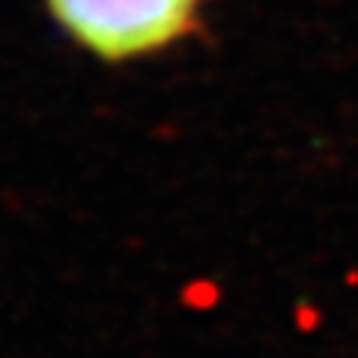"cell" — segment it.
Listing matches in <instances>:
<instances>
[{
	"label": "cell",
	"mask_w": 358,
	"mask_h": 358,
	"mask_svg": "<svg viewBox=\"0 0 358 358\" xmlns=\"http://www.w3.org/2000/svg\"><path fill=\"white\" fill-rule=\"evenodd\" d=\"M45 6L81 48L120 63L182 39L203 0H45Z\"/></svg>",
	"instance_id": "6da1fadb"
}]
</instances>
